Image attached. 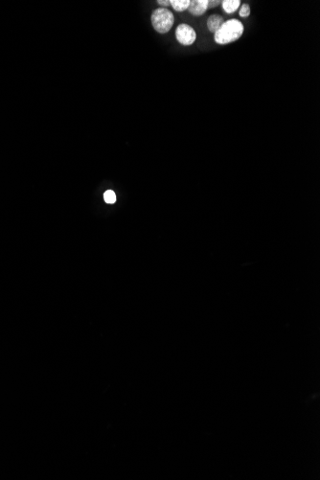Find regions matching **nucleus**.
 Wrapping results in <instances>:
<instances>
[{
  "label": "nucleus",
  "mask_w": 320,
  "mask_h": 480,
  "mask_svg": "<svg viewBox=\"0 0 320 480\" xmlns=\"http://www.w3.org/2000/svg\"><path fill=\"white\" fill-rule=\"evenodd\" d=\"M244 25L238 19H230L223 23L220 29L214 34V40L218 44H231L242 37Z\"/></svg>",
  "instance_id": "nucleus-1"
},
{
  "label": "nucleus",
  "mask_w": 320,
  "mask_h": 480,
  "mask_svg": "<svg viewBox=\"0 0 320 480\" xmlns=\"http://www.w3.org/2000/svg\"><path fill=\"white\" fill-rule=\"evenodd\" d=\"M174 21L173 13L166 8H158L152 14V24L155 31L160 34L168 33L172 29Z\"/></svg>",
  "instance_id": "nucleus-2"
},
{
  "label": "nucleus",
  "mask_w": 320,
  "mask_h": 480,
  "mask_svg": "<svg viewBox=\"0 0 320 480\" xmlns=\"http://www.w3.org/2000/svg\"><path fill=\"white\" fill-rule=\"evenodd\" d=\"M176 38L180 44L187 46L195 43L197 35L190 25L181 24L176 30Z\"/></svg>",
  "instance_id": "nucleus-3"
},
{
  "label": "nucleus",
  "mask_w": 320,
  "mask_h": 480,
  "mask_svg": "<svg viewBox=\"0 0 320 480\" xmlns=\"http://www.w3.org/2000/svg\"><path fill=\"white\" fill-rule=\"evenodd\" d=\"M208 9V0H193L190 1L188 11L193 15H201Z\"/></svg>",
  "instance_id": "nucleus-4"
},
{
  "label": "nucleus",
  "mask_w": 320,
  "mask_h": 480,
  "mask_svg": "<svg viewBox=\"0 0 320 480\" xmlns=\"http://www.w3.org/2000/svg\"><path fill=\"white\" fill-rule=\"evenodd\" d=\"M224 23V18L220 15H211L207 19V27L210 32L216 33Z\"/></svg>",
  "instance_id": "nucleus-5"
},
{
  "label": "nucleus",
  "mask_w": 320,
  "mask_h": 480,
  "mask_svg": "<svg viewBox=\"0 0 320 480\" xmlns=\"http://www.w3.org/2000/svg\"><path fill=\"white\" fill-rule=\"evenodd\" d=\"M222 4H223V9L226 11V13L233 14L240 7L241 1L240 0H224L222 2Z\"/></svg>",
  "instance_id": "nucleus-6"
},
{
  "label": "nucleus",
  "mask_w": 320,
  "mask_h": 480,
  "mask_svg": "<svg viewBox=\"0 0 320 480\" xmlns=\"http://www.w3.org/2000/svg\"><path fill=\"white\" fill-rule=\"evenodd\" d=\"M171 6L178 12H183L188 9L190 1L189 0H171Z\"/></svg>",
  "instance_id": "nucleus-7"
},
{
  "label": "nucleus",
  "mask_w": 320,
  "mask_h": 480,
  "mask_svg": "<svg viewBox=\"0 0 320 480\" xmlns=\"http://www.w3.org/2000/svg\"><path fill=\"white\" fill-rule=\"evenodd\" d=\"M104 200L107 203H109V204H113L115 203L116 201V195L113 191L111 190H107L105 192L104 194Z\"/></svg>",
  "instance_id": "nucleus-8"
},
{
  "label": "nucleus",
  "mask_w": 320,
  "mask_h": 480,
  "mask_svg": "<svg viewBox=\"0 0 320 480\" xmlns=\"http://www.w3.org/2000/svg\"><path fill=\"white\" fill-rule=\"evenodd\" d=\"M240 16L247 17L250 15V7L248 4H244L240 10Z\"/></svg>",
  "instance_id": "nucleus-9"
},
{
  "label": "nucleus",
  "mask_w": 320,
  "mask_h": 480,
  "mask_svg": "<svg viewBox=\"0 0 320 480\" xmlns=\"http://www.w3.org/2000/svg\"><path fill=\"white\" fill-rule=\"evenodd\" d=\"M220 3H222V1L220 0H208V8L217 7L218 5H220Z\"/></svg>",
  "instance_id": "nucleus-10"
},
{
  "label": "nucleus",
  "mask_w": 320,
  "mask_h": 480,
  "mask_svg": "<svg viewBox=\"0 0 320 480\" xmlns=\"http://www.w3.org/2000/svg\"><path fill=\"white\" fill-rule=\"evenodd\" d=\"M157 3L160 5V6H163V7H168L170 4V1L169 0H158Z\"/></svg>",
  "instance_id": "nucleus-11"
}]
</instances>
